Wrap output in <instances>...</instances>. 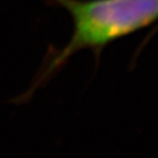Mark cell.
<instances>
[{
  "label": "cell",
  "instance_id": "cell-1",
  "mask_svg": "<svg viewBox=\"0 0 158 158\" xmlns=\"http://www.w3.org/2000/svg\"><path fill=\"white\" fill-rule=\"evenodd\" d=\"M70 13L74 32L42 72L35 86L84 48L98 49L118 39L151 25L158 20V0H55ZM32 89L27 97L32 94Z\"/></svg>",
  "mask_w": 158,
  "mask_h": 158
}]
</instances>
